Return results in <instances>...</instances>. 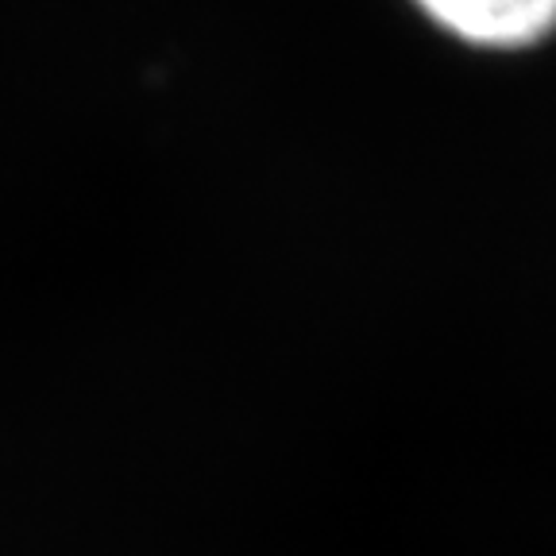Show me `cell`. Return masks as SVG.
Instances as JSON below:
<instances>
[{
    "label": "cell",
    "instance_id": "cell-1",
    "mask_svg": "<svg viewBox=\"0 0 556 556\" xmlns=\"http://www.w3.org/2000/svg\"><path fill=\"white\" fill-rule=\"evenodd\" d=\"M429 24L479 51H526L556 31V0H414Z\"/></svg>",
    "mask_w": 556,
    "mask_h": 556
}]
</instances>
